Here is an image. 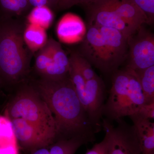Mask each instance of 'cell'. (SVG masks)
<instances>
[{
    "label": "cell",
    "instance_id": "14",
    "mask_svg": "<svg viewBox=\"0 0 154 154\" xmlns=\"http://www.w3.org/2000/svg\"><path fill=\"white\" fill-rule=\"evenodd\" d=\"M133 123L141 154H154V123L137 114L129 116Z\"/></svg>",
    "mask_w": 154,
    "mask_h": 154
},
{
    "label": "cell",
    "instance_id": "12",
    "mask_svg": "<svg viewBox=\"0 0 154 154\" xmlns=\"http://www.w3.org/2000/svg\"><path fill=\"white\" fill-rule=\"evenodd\" d=\"M50 39L52 48V61L41 76L44 79H61L69 75V58L58 42L52 38Z\"/></svg>",
    "mask_w": 154,
    "mask_h": 154
},
{
    "label": "cell",
    "instance_id": "10",
    "mask_svg": "<svg viewBox=\"0 0 154 154\" xmlns=\"http://www.w3.org/2000/svg\"><path fill=\"white\" fill-rule=\"evenodd\" d=\"M56 31L57 38L61 42L73 44L84 40L87 29L81 17L76 14L68 13L59 21Z\"/></svg>",
    "mask_w": 154,
    "mask_h": 154
},
{
    "label": "cell",
    "instance_id": "6",
    "mask_svg": "<svg viewBox=\"0 0 154 154\" xmlns=\"http://www.w3.org/2000/svg\"><path fill=\"white\" fill-rule=\"evenodd\" d=\"M116 126L106 119H102V129L107 141V154H141L140 146L133 125L123 119L117 121Z\"/></svg>",
    "mask_w": 154,
    "mask_h": 154
},
{
    "label": "cell",
    "instance_id": "19",
    "mask_svg": "<svg viewBox=\"0 0 154 154\" xmlns=\"http://www.w3.org/2000/svg\"><path fill=\"white\" fill-rule=\"evenodd\" d=\"M0 7L5 14L4 17L22 16L30 6L28 0H0Z\"/></svg>",
    "mask_w": 154,
    "mask_h": 154
},
{
    "label": "cell",
    "instance_id": "25",
    "mask_svg": "<svg viewBox=\"0 0 154 154\" xmlns=\"http://www.w3.org/2000/svg\"><path fill=\"white\" fill-rule=\"evenodd\" d=\"M28 2L30 7L33 8L44 6L49 7L47 0H28Z\"/></svg>",
    "mask_w": 154,
    "mask_h": 154
},
{
    "label": "cell",
    "instance_id": "23",
    "mask_svg": "<svg viewBox=\"0 0 154 154\" xmlns=\"http://www.w3.org/2000/svg\"><path fill=\"white\" fill-rule=\"evenodd\" d=\"M97 0H59L57 8L65 10L78 5L89 6L95 3Z\"/></svg>",
    "mask_w": 154,
    "mask_h": 154
},
{
    "label": "cell",
    "instance_id": "2",
    "mask_svg": "<svg viewBox=\"0 0 154 154\" xmlns=\"http://www.w3.org/2000/svg\"><path fill=\"white\" fill-rule=\"evenodd\" d=\"M36 90L47 103L56 122L58 138L81 137L93 143L96 132L78 98L69 76L42 79Z\"/></svg>",
    "mask_w": 154,
    "mask_h": 154
},
{
    "label": "cell",
    "instance_id": "22",
    "mask_svg": "<svg viewBox=\"0 0 154 154\" xmlns=\"http://www.w3.org/2000/svg\"><path fill=\"white\" fill-rule=\"evenodd\" d=\"M145 14L149 24L154 19V0H131Z\"/></svg>",
    "mask_w": 154,
    "mask_h": 154
},
{
    "label": "cell",
    "instance_id": "11",
    "mask_svg": "<svg viewBox=\"0 0 154 154\" xmlns=\"http://www.w3.org/2000/svg\"><path fill=\"white\" fill-rule=\"evenodd\" d=\"M97 27L102 33L113 66L116 71L126 57L128 48V37L114 28Z\"/></svg>",
    "mask_w": 154,
    "mask_h": 154
},
{
    "label": "cell",
    "instance_id": "7",
    "mask_svg": "<svg viewBox=\"0 0 154 154\" xmlns=\"http://www.w3.org/2000/svg\"><path fill=\"white\" fill-rule=\"evenodd\" d=\"M129 58L125 69L135 72L154 66L153 34L142 26L128 38Z\"/></svg>",
    "mask_w": 154,
    "mask_h": 154
},
{
    "label": "cell",
    "instance_id": "9",
    "mask_svg": "<svg viewBox=\"0 0 154 154\" xmlns=\"http://www.w3.org/2000/svg\"><path fill=\"white\" fill-rule=\"evenodd\" d=\"M89 7V25L114 28L127 37L134 34L138 29L119 16L103 0H97Z\"/></svg>",
    "mask_w": 154,
    "mask_h": 154
},
{
    "label": "cell",
    "instance_id": "15",
    "mask_svg": "<svg viewBox=\"0 0 154 154\" xmlns=\"http://www.w3.org/2000/svg\"><path fill=\"white\" fill-rule=\"evenodd\" d=\"M0 154H19V144L9 119L0 115Z\"/></svg>",
    "mask_w": 154,
    "mask_h": 154
},
{
    "label": "cell",
    "instance_id": "8",
    "mask_svg": "<svg viewBox=\"0 0 154 154\" xmlns=\"http://www.w3.org/2000/svg\"><path fill=\"white\" fill-rule=\"evenodd\" d=\"M81 46V54L101 71L106 73L116 71L108 48L99 28L89 25Z\"/></svg>",
    "mask_w": 154,
    "mask_h": 154
},
{
    "label": "cell",
    "instance_id": "3",
    "mask_svg": "<svg viewBox=\"0 0 154 154\" xmlns=\"http://www.w3.org/2000/svg\"><path fill=\"white\" fill-rule=\"evenodd\" d=\"M23 23L3 17L0 18V78L14 83L22 79L30 66L31 54L23 38Z\"/></svg>",
    "mask_w": 154,
    "mask_h": 154
},
{
    "label": "cell",
    "instance_id": "18",
    "mask_svg": "<svg viewBox=\"0 0 154 154\" xmlns=\"http://www.w3.org/2000/svg\"><path fill=\"white\" fill-rule=\"evenodd\" d=\"M135 73L141 87L145 104L154 102V66Z\"/></svg>",
    "mask_w": 154,
    "mask_h": 154
},
{
    "label": "cell",
    "instance_id": "27",
    "mask_svg": "<svg viewBox=\"0 0 154 154\" xmlns=\"http://www.w3.org/2000/svg\"><path fill=\"white\" fill-rule=\"evenodd\" d=\"M48 4V6L51 8H57L59 0H47Z\"/></svg>",
    "mask_w": 154,
    "mask_h": 154
},
{
    "label": "cell",
    "instance_id": "17",
    "mask_svg": "<svg viewBox=\"0 0 154 154\" xmlns=\"http://www.w3.org/2000/svg\"><path fill=\"white\" fill-rule=\"evenodd\" d=\"M54 19L51 8L46 6L33 8L27 17L28 24L37 25L46 30L51 26Z\"/></svg>",
    "mask_w": 154,
    "mask_h": 154
},
{
    "label": "cell",
    "instance_id": "4",
    "mask_svg": "<svg viewBox=\"0 0 154 154\" xmlns=\"http://www.w3.org/2000/svg\"><path fill=\"white\" fill-rule=\"evenodd\" d=\"M145 99L137 74L124 69L113 73L112 86L105 103L103 116L113 122L137 113Z\"/></svg>",
    "mask_w": 154,
    "mask_h": 154
},
{
    "label": "cell",
    "instance_id": "26",
    "mask_svg": "<svg viewBox=\"0 0 154 154\" xmlns=\"http://www.w3.org/2000/svg\"><path fill=\"white\" fill-rule=\"evenodd\" d=\"M30 154H50L49 149L47 147L40 148L32 151Z\"/></svg>",
    "mask_w": 154,
    "mask_h": 154
},
{
    "label": "cell",
    "instance_id": "13",
    "mask_svg": "<svg viewBox=\"0 0 154 154\" xmlns=\"http://www.w3.org/2000/svg\"><path fill=\"white\" fill-rule=\"evenodd\" d=\"M119 17L136 29L143 24H149L143 12L131 0H103Z\"/></svg>",
    "mask_w": 154,
    "mask_h": 154
},
{
    "label": "cell",
    "instance_id": "16",
    "mask_svg": "<svg viewBox=\"0 0 154 154\" xmlns=\"http://www.w3.org/2000/svg\"><path fill=\"white\" fill-rule=\"evenodd\" d=\"M23 38L28 49L33 54L44 47L48 40L46 30L37 25L30 24L25 26Z\"/></svg>",
    "mask_w": 154,
    "mask_h": 154
},
{
    "label": "cell",
    "instance_id": "5",
    "mask_svg": "<svg viewBox=\"0 0 154 154\" xmlns=\"http://www.w3.org/2000/svg\"><path fill=\"white\" fill-rule=\"evenodd\" d=\"M69 78L96 133L100 132L102 129L103 110L106 97L103 80L96 74L93 79L86 81L75 69H71Z\"/></svg>",
    "mask_w": 154,
    "mask_h": 154
},
{
    "label": "cell",
    "instance_id": "20",
    "mask_svg": "<svg viewBox=\"0 0 154 154\" xmlns=\"http://www.w3.org/2000/svg\"><path fill=\"white\" fill-rule=\"evenodd\" d=\"M37 52L35 58V69L37 72L42 76L52 61V48L50 38L48 39L44 47Z\"/></svg>",
    "mask_w": 154,
    "mask_h": 154
},
{
    "label": "cell",
    "instance_id": "1",
    "mask_svg": "<svg viewBox=\"0 0 154 154\" xmlns=\"http://www.w3.org/2000/svg\"><path fill=\"white\" fill-rule=\"evenodd\" d=\"M5 116L11 121L19 144L32 151L47 147L58 138L55 119L36 89H22L9 103Z\"/></svg>",
    "mask_w": 154,
    "mask_h": 154
},
{
    "label": "cell",
    "instance_id": "21",
    "mask_svg": "<svg viewBox=\"0 0 154 154\" xmlns=\"http://www.w3.org/2000/svg\"><path fill=\"white\" fill-rule=\"evenodd\" d=\"M69 58L70 63L82 74L86 81L91 79L96 75L91 63L81 54L74 53Z\"/></svg>",
    "mask_w": 154,
    "mask_h": 154
},
{
    "label": "cell",
    "instance_id": "28",
    "mask_svg": "<svg viewBox=\"0 0 154 154\" xmlns=\"http://www.w3.org/2000/svg\"><path fill=\"white\" fill-rule=\"evenodd\" d=\"M2 84V80H1V78H0V86Z\"/></svg>",
    "mask_w": 154,
    "mask_h": 154
},
{
    "label": "cell",
    "instance_id": "24",
    "mask_svg": "<svg viewBox=\"0 0 154 154\" xmlns=\"http://www.w3.org/2000/svg\"><path fill=\"white\" fill-rule=\"evenodd\" d=\"M135 114H138L143 118L154 120V102L144 104Z\"/></svg>",
    "mask_w": 154,
    "mask_h": 154
}]
</instances>
